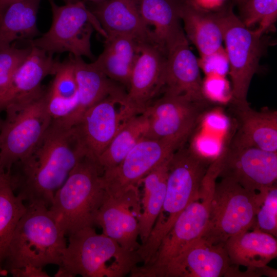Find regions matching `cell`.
Wrapping results in <instances>:
<instances>
[{
    "mask_svg": "<svg viewBox=\"0 0 277 277\" xmlns=\"http://www.w3.org/2000/svg\"><path fill=\"white\" fill-rule=\"evenodd\" d=\"M30 50L29 46L18 48L12 45L0 50V114L5 110L6 98L13 75Z\"/></svg>",
    "mask_w": 277,
    "mask_h": 277,
    "instance_id": "obj_33",
    "label": "cell"
},
{
    "mask_svg": "<svg viewBox=\"0 0 277 277\" xmlns=\"http://www.w3.org/2000/svg\"><path fill=\"white\" fill-rule=\"evenodd\" d=\"M233 2L239 6L242 5L246 0H232Z\"/></svg>",
    "mask_w": 277,
    "mask_h": 277,
    "instance_id": "obj_40",
    "label": "cell"
},
{
    "mask_svg": "<svg viewBox=\"0 0 277 277\" xmlns=\"http://www.w3.org/2000/svg\"><path fill=\"white\" fill-rule=\"evenodd\" d=\"M28 55L16 70L8 92L5 108L10 104L31 95L41 90L42 81L54 75L60 62L53 55L36 47L30 46Z\"/></svg>",
    "mask_w": 277,
    "mask_h": 277,
    "instance_id": "obj_23",
    "label": "cell"
},
{
    "mask_svg": "<svg viewBox=\"0 0 277 277\" xmlns=\"http://www.w3.org/2000/svg\"><path fill=\"white\" fill-rule=\"evenodd\" d=\"M203 91L209 101H223L231 99V89L229 88L225 76L210 74L206 75L202 82Z\"/></svg>",
    "mask_w": 277,
    "mask_h": 277,
    "instance_id": "obj_35",
    "label": "cell"
},
{
    "mask_svg": "<svg viewBox=\"0 0 277 277\" xmlns=\"http://www.w3.org/2000/svg\"><path fill=\"white\" fill-rule=\"evenodd\" d=\"M239 7L243 23L249 28L258 25L255 29L262 35L276 21L277 0H246Z\"/></svg>",
    "mask_w": 277,
    "mask_h": 277,
    "instance_id": "obj_32",
    "label": "cell"
},
{
    "mask_svg": "<svg viewBox=\"0 0 277 277\" xmlns=\"http://www.w3.org/2000/svg\"><path fill=\"white\" fill-rule=\"evenodd\" d=\"M127 92L110 95L89 108L73 126L84 149L98 158L125 123L137 113Z\"/></svg>",
    "mask_w": 277,
    "mask_h": 277,
    "instance_id": "obj_12",
    "label": "cell"
},
{
    "mask_svg": "<svg viewBox=\"0 0 277 277\" xmlns=\"http://www.w3.org/2000/svg\"><path fill=\"white\" fill-rule=\"evenodd\" d=\"M237 130L230 145L277 152V111L252 109L248 103L231 102Z\"/></svg>",
    "mask_w": 277,
    "mask_h": 277,
    "instance_id": "obj_19",
    "label": "cell"
},
{
    "mask_svg": "<svg viewBox=\"0 0 277 277\" xmlns=\"http://www.w3.org/2000/svg\"><path fill=\"white\" fill-rule=\"evenodd\" d=\"M91 11L107 36L125 35L139 43L154 44L151 31L140 15L137 0H105L96 4Z\"/></svg>",
    "mask_w": 277,
    "mask_h": 277,
    "instance_id": "obj_21",
    "label": "cell"
},
{
    "mask_svg": "<svg viewBox=\"0 0 277 277\" xmlns=\"http://www.w3.org/2000/svg\"><path fill=\"white\" fill-rule=\"evenodd\" d=\"M184 144L174 139L145 137L118 165L104 171L103 182L108 195L117 196L132 187L140 186L144 177Z\"/></svg>",
    "mask_w": 277,
    "mask_h": 277,
    "instance_id": "obj_11",
    "label": "cell"
},
{
    "mask_svg": "<svg viewBox=\"0 0 277 277\" xmlns=\"http://www.w3.org/2000/svg\"><path fill=\"white\" fill-rule=\"evenodd\" d=\"M0 145H1V136H0Z\"/></svg>",
    "mask_w": 277,
    "mask_h": 277,
    "instance_id": "obj_44",
    "label": "cell"
},
{
    "mask_svg": "<svg viewBox=\"0 0 277 277\" xmlns=\"http://www.w3.org/2000/svg\"><path fill=\"white\" fill-rule=\"evenodd\" d=\"M11 273L15 277H47L48 274L42 268L26 267L11 271Z\"/></svg>",
    "mask_w": 277,
    "mask_h": 277,
    "instance_id": "obj_37",
    "label": "cell"
},
{
    "mask_svg": "<svg viewBox=\"0 0 277 277\" xmlns=\"http://www.w3.org/2000/svg\"><path fill=\"white\" fill-rule=\"evenodd\" d=\"M198 63L206 75L216 74L225 76L229 73V60L223 47L210 54L200 56Z\"/></svg>",
    "mask_w": 277,
    "mask_h": 277,
    "instance_id": "obj_36",
    "label": "cell"
},
{
    "mask_svg": "<svg viewBox=\"0 0 277 277\" xmlns=\"http://www.w3.org/2000/svg\"><path fill=\"white\" fill-rule=\"evenodd\" d=\"M167 54L157 45L140 43L132 68L126 100L137 113L144 112L163 89Z\"/></svg>",
    "mask_w": 277,
    "mask_h": 277,
    "instance_id": "obj_17",
    "label": "cell"
},
{
    "mask_svg": "<svg viewBox=\"0 0 277 277\" xmlns=\"http://www.w3.org/2000/svg\"><path fill=\"white\" fill-rule=\"evenodd\" d=\"M141 212L139 186H133L119 196L107 195L97 212L95 225L124 249L136 251L141 245L137 239Z\"/></svg>",
    "mask_w": 277,
    "mask_h": 277,
    "instance_id": "obj_15",
    "label": "cell"
},
{
    "mask_svg": "<svg viewBox=\"0 0 277 277\" xmlns=\"http://www.w3.org/2000/svg\"><path fill=\"white\" fill-rule=\"evenodd\" d=\"M65 2V3H75L78 1H80L81 0H64Z\"/></svg>",
    "mask_w": 277,
    "mask_h": 277,
    "instance_id": "obj_42",
    "label": "cell"
},
{
    "mask_svg": "<svg viewBox=\"0 0 277 277\" xmlns=\"http://www.w3.org/2000/svg\"><path fill=\"white\" fill-rule=\"evenodd\" d=\"M46 91L42 88L9 104L4 110L5 118L0 122V163L8 173L30 153L52 121L47 108Z\"/></svg>",
    "mask_w": 277,
    "mask_h": 277,
    "instance_id": "obj_6",
    "label": "cell"
},
{
    "mask_svg": "<svg viewBox=\"0 0 277 277\" xmlns=\"http://www.w3.org/2000/svg\"><path fill=\"white\" fill-rule=\"evenodd\" d=\"M54 75L46 91V103L52 120L61 121L72 113L77 102V86L72 56L60 62Z\"/></svg>",
    "mask_w": 277,
    "mask_h": 277,
    "instance_id": "obj_29",
    "label": "cell"
},
{
    "mask_svg": "<svg viewBox=\"0 0 277 277\" xmlns=\"http://www.w3.org/2000/svg\"><path fill=\"white\" fill-rule=\"evenodd\" d=\"M184 0H137L140 15L150 29L153 42L167 54L168 50L186 38L180 13Z\"/></svg>",
    "mask_w": 277,
    "mask_h": 277,
    "instance_id": "obj_22",
    "label": "cell"
},
{
    "mask_svg": "<svg viewBox=\"0 0 277 277\" xmlns=\"http://www.w3.org/2000/svg\"><path fill=\"white\" fill-rule=\"evenodd\" d=\"M148 125L147 117L144 112L133 115L125 123L97 158L104 171L118 165L146 137Z\"/></svg>",
    "mask_w": 277,
    "mask_h": 277,
    "instance_id": "obj_30",
    "label": "cell"
},
{
    "mask_svg": "<svg viewBox=\"0 0 277 277\" xmlns=\"http://www.w3.org/2000/svg\"><path fill=\"white\" fill-rule=\"evenodd\" d=\"M212 161L184 145L172 154L162 209L147 240L136 251L143 264L155 254L180 213L200 197L203 179Z\"/></svg>",
    "mask_w": 277,
    "mask_h": 277,
    "instance_id": "obj_2",
    "label": "cell"
},
{
    "mask_svg": "<svg viewBox=\"0 0 277 277\" xmlns=\"http://www.w3.org/2000/svg\"><path fill=\"white\" fill-rule=\"evenodd\" d=\"M11 181L10 172L8 173L2 167L0 163V185Z\"/></svg>",
    "mask_w": 277,
    "mask_h": 277,
    "instance_id": "obj_38",
    "label": "cell"
},
{
    "mask_svg": "<svg viewBox=\"0 0 277 277\" xmlns=\"http://www.w3.org/2000/svg\"><path fill=\"white\" fill-rule=\"evenodd\" d=\"M77 86L78 98L75 109L66 118L56 121L67 127H73L91 106L115 94L127 92L124 87L108 77L93 64L82 57L72 56Z\"/></svg>",
    "mask_w": 277,
    "mask_h": 277,
    "instance_id": "obj_20",
    "label": "cell"
},
{
    "mask_svg": "<svg viewBox=\"0 0 277 277\" xmlns=\"http://www.w3.org/2000/svg\"><path fill=\"white\" fill-rule=\"evenodd\" d=\"M251 229H258L277 235V187L276 184L267 191L255 216Z\"/></svg>",
    "mask_w": 277,
    "mask_h": 277,
    "instance_id": "obj_34",
    "label": "cell"
},
{
    "mask_svg": "<svg viewBox=\"0 0 277 277\" xmlns=\"http://www.w3.org/2000/svg\"><path fill=\"white\" fill-rule=\"evenodd\" d=\"M87 1L92 2V3H94L95 4H96L101 3V2H103V1H104L105 0H87Z\"/></svg>",
    "mask_w": 277,
    "mask_h": 277,
    "instance_id": "obj_41",
    "label": "cell"
},
{
    "mask_svg": "<svg viewBox=\"0 0 277 277\" xmlns=\"http://www.w3.org/2000/svg\"><path fill=\"white\" fill-rule=\"evenodd\" d=\"M191 1H193L196 2V0H191Z\"/></svg>",
    "mask_w": 277,
    "mask_h": 277,
    "instance_id": "obj_43",
    "label": "cell"
},
{
    "mask_svg": "<svg viewBox=\"0 0 277 277\" xmlns=\"http://www.w3.org/2000/svg\"><path fill=\"white\" fill-rule=\"evenodd\" d=\"M26 205L4 261L7 274L26 267L59 266L67 245L66 236L48 207L38 203Z\"/></svg>",
    "mask_w": 277,
    "mask_h": 277,
    "instance_id": "obj_4",
    "label": "cell"
},
{
    "mask_svg": "<svg viewBox=\"0 0 277 277\" xmlns=\"http://www.w3.org/2000/svg\"><path fill=\"white\" fill-rule=\"evenodd\" d=\"M209 102L164 93L144 111L149 124L146 137L174 139L185 143L209 108Z\"/></svg>",
    "mask_w": 277,
    "mask_h": 277,
    "instance_id": "obj_13",
    "label": "cell"
},
{
    "mask_svg": "<svg viewBox=\"0 0 277 277\" xmlns=\"http://www.w3.org/2000/svg\"><path fill=\"white\" fill-rule=\"evenodd\" d=\"M180 17L187 38L197 49L200 56L223 47V31L216 12L205 9L194 1L184 0Z\"/></svg>",
    "mask_w": 277,
    "mask_h": 277,
    "instance_id": "obj_24",
    "label": "cell"
},
{
    "mask_svg": "<svg viewBox=\"0 0 277 277\" xmlns=\"http://www.w3.org/2000/svg\"><path fill=\"white\" fill-rule=\"evenodd\" d=\"M14 0H0V16L6 7Z\"/></svg>",
    "mask_w": 277,
    "mask_h": 277,
    "instance_id": "obj_39",
    "label": "cell"
},
{
    "mask_svg": "<svg viewBox=\"0 0 277 277\" xmlns=\"http://www.w3.org/2000/svg\"><path fill=\"white\" fill-rule=\"evenodd\" d=\"M48 1L52 14L50 28L39 37L26 41L29 46L51 55L67 52L74 57L92 58L91 37L93 30L107 36L95 16L82 0L62 6L54 0Z\"/></svg>",
    "mask_w": 277,
    "mask_h": 277,
    "instance_id": "obj_8",
    "label": "cell"
},
{
    "mask_svg": "<svg viewBox=\"0 0 277 277\" xmlns=\"http://www.w3.org/2000/svg\"><path fill=\"white\" fill-rule=\"evenodd\" d=\"M26 209L15 193L11 181L0 185V275H6L3 266L8 247L19 221Z\"/></svg>",
    "mask_w": 277,
    "mask_h": 277,
    "instance_id": "obj_31",
    "label": "cell"
},
{
    "mask_svg": "<svg viewBox=\"0 0 277 277\" xmlns=\"http://www.w3.org/2000/svg\"><path fill=\"white\" fill-rule=\"evenodd\" d=\"M172 155L156 167L140 181L142 212L139 221L141 244L147 240L162 209L166 189L169 163Z\"/></svg>",
    "mask_w": 277,
    "mask_h": 277,
    "instance_id": "obj_28",
    "label": "cell"
},
{
    "mask_svg": "<svg viewBox=\"0 0 277 277\" xmlns=\"http://www.w3.org/2000/svg\"><path fill=\"white\" fill-rule=\"evenodd\" d=\"M97 158L87 152L55 192L49 210L66 236L93 227L108 194Z\"/></svg>",
    "mask_w": 277,
    "mask_h": 277,
    "instance_id": "obj_3",
    "label": "cell"
},
{
    "mask_svg": "<svg viewBox=\"0 0 277 277\" xmlns=\"http://www.w3.org/2000/svg\"><path fill=\"white\" fill-rule=\"evenodd\" d=\"M268 190L250 191L227 178L216 182L208 223L201 237L211 244H224L230 238L251 229Z\"/></svg>",
    "mask_w": 277,
    "mask_h": 277,
    "instance_id": "obj_7",
    "label": "cell"
},
{
    "mask_svg": "<svg viewBox=\"0 0 277 277\" xmlns=\"http://www.w3.org/2000/svg\"><path fill=\"white\" fill-rule=\"evenodd\" d=\"M103 52L93 62L108 77L127 89L136 60L139 42L125 35H108Z\"/></svg>",
    "mask_w": 277,
    "mask_h": 277,
    "instance_id": "obj_26",
    "label": "cell"
},
{
    "mask_svg": "<svg viewBox=\"0 0 277 277\" xmlns=\"http://www.w3.org/2000/svg\"><path fill=\"white\" fill-rule=\"evenodd\" d=\"M231 265L224 244H213L200 237L188 244L165 265L145 277H220Z\"/></svg>",
    "mask_w": 277,
    "mask_h": 277,
    "instance_id": "obj_16",
    "label": "cell"
},
{
    "mask_svg": "<svg viewBox=\"0 0 277 277\" xmlns=\"http://www.w3.org/2000/svg\"><path fill=\"white\" fill-rule=\"evenodd\" d=\"M142 263L136 251H129L93 227L69 236L55 276L123 277Z\"/></svg>",
    "mask_w": 277,
    "mask_h": 277,
    "instance_id": "obj_5",
    "label": "cell"
},
{
    "mask_svg": "<svg viewBox=\"0 0 277 277\" xmlns=\"http://www.w3.org/2000/svg\"><path fill=\"white\" fill-rule=\"evenodd\" d=\"M41 0H14L0 16V50L13 42L30 40L38 34L37 15Z\"/></svg>",
    "mask_w": 277,
    "mask_h": 277,
    "instance_id": "obj_27",
    "label": "cell"
},
{
    "mask_svg": "<svg viewBox=\"0 0 277 277\" xmlns=\"http://www.w3.org/2000/svg\"><path fill=\"white\" fill-rule=\"evenodd\" d=\"M223 34L229 63L231 81L230 102L247 103L251 80L257 72L262 55L263 36L247 27L232 8L216 12Z\"/></svg>",
    "mask_w": 277,
    "mask_h": 277,
    "instance_id": "obj_10",
    "label": "cell"
},
{
    "mask_svg": "<svg viewBox=\"0 0 277 277\" xmlns=\"http://www.w3.org/2000/svg\"><path fill=\"white\" fill-rule=\"evenodd\" d=\"M218 175V165L212 162L203 179L200 197L180 213L152 259L147 263L134 268L129 274L131 277H145L149 272L166 264L188 244L201 236L208 223L210 201Z\"/></svg>",
    "mask_w": 277,
    "mask_h": 277,
    "instance_id": "obj_9",
    "label": "cell"
},
{
    "mask_svg": "<svg viewBox=\"0 0 277 277\" xmlns=\"http://www.w3.org/2000/svg\"><path fill=\"white\" fill-rule=\"evenodd\" d=\"M218 156V177L231 179L256 192L265 191L276 184L277 152L229 145Z\"/></svg>",
    "mask_w": 277,
    "mask_h": 277,
    "instance_id": "obj_14",
    "label": "cell"
},
{
    "mask_svg": "<svg viewBox=\"0 0 277 277\" xmlns=\"http://www.w3.org/2000/svg\"><path fill=\"white\" fill-rule=\"evenodd\" d=\"M224 246L231 264L237 266L263 267L277 255L276 238L258 229L233 236Z\"/></svg>",
    "mask_w": 277,
    "mask_h": 277,
    "instance_id": "obj_25",
    "label": "cell"
},
{
    "mask_svg": "<svg viewBox=\"0 0 277 277\" xmlns=\"http://www.w3.org/2000/svg\"><path fill=\"white\" fill-rule=\"evenodd\" d=\"M86 152L73 127L52 120L30 153L15 164L18 170L10 172L15 193L26 204L49 208L55 192Z\"/></svg>",
    "mask_w": 277,
    "mask_h": 277,
    "instance_id": "obj_1",
    "label": "cell"
},
{
    "mask_svg": "<svg viewBox=\"0 0 277 277\" xmlns=\"http://www.w3.org/2000/svg\"><path fill=\"white\" fill-rule=\"evenodd\" d=\"M200 68L187 37L174 44L167 52L164 93L196 102L208 101L203 93Z\"/></svg>",
    "mask_w": 277,
    "mask_h": 277,
    "instance_id": "obj_18",
    "label": "cell"
}]
</instances>
